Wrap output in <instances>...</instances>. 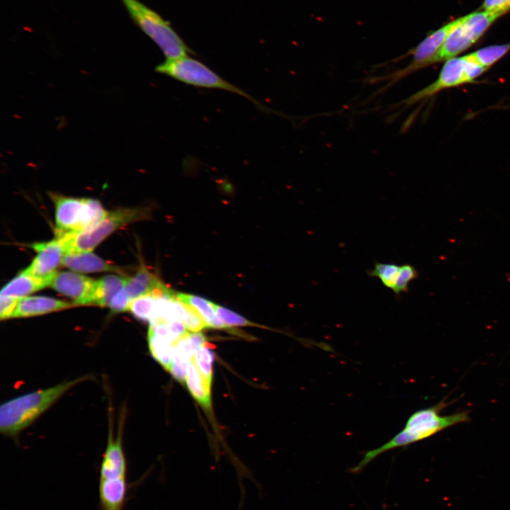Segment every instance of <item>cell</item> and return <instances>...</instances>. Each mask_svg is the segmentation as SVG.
Instances as JSON below:
<instances>
[{"instance_id": "25", "label": "cell", "mask_w": 510, "mask_h": 510, "mask_svg": "<svg viewBox=\"0 0 510 510\" xmlns=\"http://www.w3.org/2000/svg\"><path fill=\"white\" fill-rule=\"evenodd\" d=\"M510 51V42L488 45L471 52L477 62L489 69Z\"/></svg>"}, {"instance_id": "31", "label": "cell", "mask_w": 510, "mask_h": 510, "mask_svg": "<svg viewBox=\"0 0 510 510\" xmlns=\"http://www.w3.org/2000/svg\"><path fill=\"white\" fill-rule=\"evenodd\" d=\"M132 300L123 288L112 299L108 307L115 312H126L130 310Z\"/></svg>"}, {"instance_id": "3", "label": "cell", "mask_w": 510, "mask_h": 510, "mask_svg": "<svg viewBox=\"0 0 510 510\" xmlns=\"http://www.w3.org/2000/svg\"><path fill=\"white\" fill-rule=\"evenodd\" d=\"M155 72L188 86L222 90L239 95L251 101L259 110L265 113L273 112L249 94L222 77L208 66L189 55L166 60L155 67Z\"/></svg>"}, {"instance_id": "14", "label": "cell", "mask_w": 510, "mask_h": 510, "mask_svg": "<svg viewBox=\"0 0 510 510\" xmlns=\"http://www.w3.org/2000/svg\"><path fill=\"white\" fill-rule=\"evenodd\" d=\"M74 305L69 302L44 296L21 298L11 317H27L64 310Z\"/></svg>"}, {"instance_id": "17", "label": "cell", "mask_w": 510, "mask_h": 510, "mask_svg": "<svg viewBox=\"0 0 510 510\" xmlns=\"http://www.w3.org/2000/svg\"><path fill=\"white\" fill-rule=\"evenodd\" d=\"M54 274L41 278L21 272L3 287L0 295L17 298L26 297L28 295L50 286Z\"/></svg>"}, {"instance_id": "11", "label": "cell", "mask_w": 510, "mask_h": 510, "mask_svg": "<svg viewBox=\"0 0 510 510\" xmlns=\"http://www.w3.org/2000/svg\"><path fill=\"white\" fill-rule=\"evenodd\" d=\"M207 342L200 332H188L174 341L171 351V374L178 381L186 380L191 359L196 351Z\"/></svg>"}, {"instance_id": "1", "label": "cell", "mask_w": 510, "mask_h": 510, "mask_svg": "<svg viewBox=\"0 0 510 510\" xmlns=\"http://www.w3.org/2000/svg\"><path fill=\"white\" fill-rule=\"evenodd\" d=\"M447 405L446 402L443 400L434 406L414 412L409 416L400 432L382 446L367 451L351 472L354 473L360 472L385 452L409 446L426 439L450 426L470 421L469 413L466 412H458L446 416L441 415V412Z\"/></svg>"}, {"instance_id": "21", "label": "cell", "mask_w": 510, "mask_h": 510, "mask_svg": "<svg viewBox=\"0 0 510 510\" xmlns=\"http://www.w3.org/2000/svg\"><path fill=\"white\" fill-rule=\"evenodd\" d=\"M185 381L188 390L196 401L202 407L207 409L210 408L211 406V386L207 383L200 373L194 363L193 358L191 359L189 364Z\"/></svg>"}, {"instance_id": "8", "label": "cell", "mask_w": 510, "mask_h": 510, "mask_svg": "<svg viewBox=\"0 0 510 510\" xmlns=\"http://www.w3.org/2000/svg\"><path fill=\"white\" fill-rule=\"evenodd\" d=\"M487 69L477 62L472 53L448 59L434 82L404 99L398 106L409 107L443 89L472 83Z\"/></svg>"}, {"instance_id": "22", "label": "cell", "mask_w": 510, "mask_h": 510, "mask_svg": "<svg viewBox=\"0 0 510 510\" xmlns=\"http://www.w3.org/2000/svg\"><path fill=\"white\" fill-rule=\"evenodd\" d=\"M167 288L164 285L150 293L132 300L129 310L137 319L149 322L155 314L159 295Z\"/></svg>"}, {"instance_id": "4", "label": "cell", "mask_w": 510, "mask_h": 510, "mask_svg": "<svg viewBox=\"0 0 510 510\" xmlns=\"http://www.w3.org/2000/svg\"><path fill=\"white\" fill-rule=\"evenodd\" d=\"M132 20L161 50L166 60L193 54V51L158 13L138 0H121Z\"/></svg>"}, {"instance_id": "2", "label": "cell", "mask_w": 510, "mask_h": 510, "mask_svg": "<svg viewBox=\"0 0 510 510\" xmlns=\"http://www.w3.org/2000/svg\"><path fill=\"white\" fill-rule=\"evenodd\" d=\"M85 378L66 381L53 387L13 398L0 407V430L15 435L30 425L64 393Z\"/></svg>"}, {"instance_id": "29", "label": "cell", "mask_w": 510, "mask_h": 510, "mask_svg": "<svg viewBox=\"0 0 510 510\" xmlns=\"http://www.w3.org/2000/svg\"><path fill=\"white\" fill-rule=\"evenodd\" d=\"M215 310L222 320L229 327H261L254 322H250L240 314L222 306L214 303Z\"/></svg>"}, {"instance_id": "12", "label": "cell", "mask_w": 510, "mask_h": 510, "mask_svg": "<svg viewBox=\"0 0 510 510\" xmlns=\"http://www.w3.org/2000/svg\"><path fill=\"white\" fill-rule=\"evenodd\" d=\"M31 247L38 254L31 264L22 272L45 278L53 275L62 265L64 251L60 239L56 238L47 242L34 243Z\"/></svg>"}, {"instance_id": "16", "label": "cell", "mask_w": 510, "mask_h": 510, "mask_svg": "<svg viewBox=\"0 0 510 510\" xmlns=\"http://www.w3.org/2000/svg\"><path fill=\"white\" fill-rule=\"evenodd\" d=\"M62 265L80 273L120 271L119 267L107 263L91 251L64 254Z\"/></svg>"}, {"instance_id": "19", "label": "cell", "mask_w": 510, "mask_h": 510, "mask_svg": "<svg viewBox=\"0 0 510 510\" xmlns=\"http://www.w3.org/2000/svg\"><path fill=\"white\" fill-rule=\"evenodd\" d=\"M176 297L181 302L194 308L202 317L208 327L230 330L217 314L214 303L199 296L176 292Z\"/></svg>"}, {"instance_id": "24", "label": "cell", "mask_w": 510, "mask_h": 510, "mask_svg": "<svg viewBox=\"0 0 510 510\" xmlns=\"http://www.w3.org/2000/svg\"><path fill=\"white\" fill-rule=\"evenodd\" d=\"M400 271V266L396 264L375 261L373 268L367 271V274L378 278L385 288L393 291Z\"/></svg>"}, {"instance_id": "26", "label": "cell", "mask_w": 510, "mask_h": 510, "mask_svg": "<svg viewBox=\"0 0 510 510\" xmlns=\"http://www.w3.org/2000/svg\"><path fill=\"white\" fill-rule=\"evenodd\" d=\"M214 346L208 341L198 348L193 356L194 363L207 383L211 386L214 355L210 350Z\"/></svg>"}, {"instance_id": "15", "label": "cell", "mask_w": 510, "mask_h": 510, "mask_svg": "<svg viewBox=\"0 0 510 510\" xmlns=\"http://www.w3.org/2000/svg\"><path fill=\"white\" fill-rule=\"evenodd\" d=\"M128 484L125 478L99 480L98 496L101 510H123Z\"/></svg>"}, {"instance_id": "5", "label": "cell", "mask_w": 510, "mask_h": 510, "mask_svg": "<svg viewBox=\"0 0 510 510\" xmlns=\"http://www.w3.org/2000/svg\"><path fill=\"white\" fill-rule=\"evenodd\" d=\"M147 208H121L108 211L106 217L92 227L76 232L57 235L64 254L91 251L102 241L120 227L149 216Z\"/></svg>"}, {"instance_id": "13", "label": "cell", "mask_w": 510, "mask_h": 510, "mask_svg": "<svg viewBox=\"0 0 510 510\" xmlns=\"http://www.w3.org/2000/svg\"><path fill=\"white\" fill-rule=\"evenodd\" d=\"M126 460L120 437L110 436L103 456L99 480L126 477Z\"/></svg>"}, {"instance_id": "9", "label": "cell", "mask_w": 510, "mask_h": 510, "mask_svg": "<svg viewBox=\"0 0 510 510\" xmlns=\"http://www.w3.org/2000/svg\"><path fill=\"white\" fill-rule=\"evenodd\" d=\"M456 21L457 18L431 32L409 52L412 55L410 63L404 68L383 77L382 80L390 81V83L396 82L408 74L426 67V63L436 55L442 47L448 33Z\"/></svg>"}, {"instance_id": "7", "label": "cell", "mask_w": 510, "mask_h": 510, "mask_svg": "<svg viewBox=\"0 0 510 510\" xmlns=\"http://www.w3.org/2000/svg\"><path fill=\"white\" fill-rule=\"evenodd\" d=\"M499 17L497 14L480 9L458 18L442 47L426 63V67L446 61L468 50L480 39Z\"/></svg>"}, {"instance_id": "32", "label": "cell", "mask_w": 510, "mask_h": 510, "mask_svg": "<svg viewBox=\"0 0 510 510\" xmlns=\"http://www.w3.org/2000/svg\"><path fill=\"white\" fill-rule=\"evenodd\" d=\"M21 298L12 296L0 297V318L6 319L11 318Z\"/></svg>"}, {"instance_id": "30", "label": "cell", "mask_w": 510, "mask_h": 510, "mask_svg": "<svg viewBox=\"0 0 510 510\" xmlns=\"http://www.w3.org/2000/svg\"><path fill=\"white\" fill-rule=\"evenodd\" d=\"M480 9L502 16L510 11V0H484Z\"/></svg>"}, {"instance_id": "18", "label": "cell", "mask_w": 510, "mask_h": 510, "mask_svg": "<svg viewBox=\"0 0 510 510\" xmlns=\"http://www.w3.org/2000/svg\"><path fill=\"white\" fill-rule=\"evenodd\" d=\"M164 285L157 275L141 266L134 276L127 278L124 288L132 300Z\"/></svg>"}, {"instance_id": "20", "label": "cell", "mask_w": 510, "mask_h": 510, "mask_svg": "<svg viewBox=\"0 0 510 510\" xmlns=\"http://www.w3.org/2000/svg\"><path fill=\"white\" fill-rule=\"evenodd\" d=\"M126 279L116 275H108L96 280L91 305L108 307L113 297L124 288Z\"/></svg>"}, {"instance_id": "28", "label": "cell", "mask_w": 510, "mask_h": 510, "mask_svg": "<svg viewBox=\"0 0 510 510\" xmlns=\"http://www.w3.org/2000/svg\"><path fill=\"white\" fill-rule=\"evenodd\" d=\"M419 277V273L416 268L409 264H404L400 266V271L397 280L393 293L399 296L402 293H407L409 289V283Z\"/></svg>"}, {"instance_id": "23", "label": "cell", "mask_w": 510, "mask_h": 510, "mask_svg": "<svg viewBox=\"0 0 510 510\" xmlns=\"http://www.w3.org/2000/svg\"><path fill=\"white\" fill-rule=\"evenodd\" d=\"M174 341L151 330L148 331V344L153 357L167 370L171 363V351Z\"/></svg>"}, {"instance_id": "10", "label": "cell", "mask_w": 510, "mask_h": 510, "mask_svg": "<svg viewBox=\"0 0 510 510\" xmlns=\"http://www.w3.org/2000/svg\"><path fill=\"white\" fill-rule=\"evenodd\" d=\"M96 281L75 272L57 271L50 286L72 299L74 305H91Z\"/></svg>"}, {"instance_id": "6", "label": "cell", "mask_w": 510, "mask_h": 510, "mask_svg": "<svg viewBox=\"0 0 510 510\" xmlns=\"http://www.w3.org/2000/svg\"><path fill=\"white\" fill-rule=\"evenodd\" d=\"M55 206L56 234L86 230L105 218L106 211L93 198H74L49 193Z\"/></svg>"}, {"instance_id": "27", "label": "cell", "mask_w": 510, "mask_h": 510, "mask_svg": "<svg viewBox=\"0 0 510 510\" xmlns=\"http://www.w3.org/2000/svg\"><path fill=\"white\" fill-rule=\"evenodd\" d=\"M178 317L186 329L192 332H198L208 328L200 314L192 307L179 300Z\"/></svg>"}]
</instances>
